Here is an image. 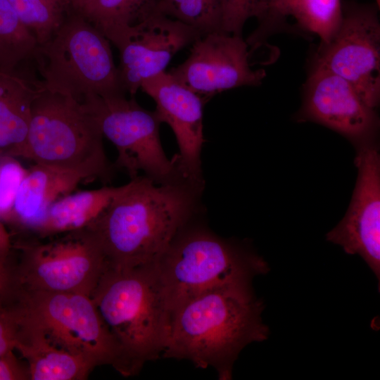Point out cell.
<instances>
[{"label":"cell","mask_w":380,"mask_h":380,"mask_svg":"<svg viewBox=\"0 0 380 380\" xmlns=\"http://www.w3.org/2000/svg\"><path fill=\"white\" fill-rule=\"evenodd\" d=\"M204 186L189 179L157 184L144 175L120 186L87 227L100 243L108 267L156 263L179 230L203 211Z\"/></svg>","instance_id":"1"},{"label":"cell","mask_w":380,"mask_h":380,"mask_svg":"<svg viewBox=\"0 0 380 380\" xmlns=\"http://www.w3.org/2000/svg\"><path fill=\"white\" fill-rule=\"evenodd\" d=\"M264 307L253 287L215 289L183 301L170 310L161 358L213 367L220 380H230L241 351L269 336Z\"/></svg>","instance_id":"2"},{"label":"cell","mask_w":380,"mask_h":380,"mask_svg":"<svg viewBox=\"0 0 380 380\" xmlns=\"http://www.w3.org/2000/svg\"><path fill=\"white\" fill-rule=\"evenodd\" d=\"M91 298L116 344L117 372L134 376L146 362L161 358L169 310L156 263L108 267Z\"/></svg>","instance_id":"3"},{"label":"cell","mask_w":380,"mask_h":380,"mask_svg":"<svg viewBox=\"0 0 380 380\" xmlns=\"http://www.w3.org/2000/svg\"><path fill=\"white\" fill-rule=\"evenodd\" d=\"M203 215V211L179 230L156 263L169 312L207 291L252 288L253 278L270 270L247 242L218 236Z\"/></svg>","instance_id":"4"},{"label":"cell","mask_w":380,"mask_h":380,"mask_svg":"<svg viewBox=\"0 0 380 380\" xmlns=\"http://www.w3.org/2000/svg\"><path fill=\"white\" fill-rule=\"evenodd\" d=\"M99 121L90 106L44 89L34 99L20 158L109 182L114 165L106 154Z\"/></svg>","instance_id":"5"},{"label":"cell","mask_w":380,"mask_h":380,"mask_svg":"<svg viewBox=\"0 0 380 380\" xmlns=\"http://www.w3.org/2000/svg\"><path fill=\"white\" fill-rule=\"evenodd\" d=\"M44 89L84 101L91 96L126 94L120 84L110 41L72 13L39 45L34 61Z\"/></svg>","instance_id":"6"},{"label":"cell","mask_w":380,"mask_h":380,"mask_svg":"<svg viewBox=\"0 0 380 380\" xmlns=\"http://www.w3.org/2000/svg\"><path fill=\"white\" fill-rule=\"evenodd\" d=\"M18 240V264L11 267L12 289L91 296L108 267L106 255L87 228L59 235Z\"/></svg>","instance_id":"7"},{"label":"cell","mask_w":380,"mask_h":380,"mask_svg":"<svg viewBox=\"0 0 380 380\" xmlns=\"http://www.w3.org/2000/svg\"><path fill=\"white\" fill-rule=\"evenodd\" d=\"M8 301L60 348L81 357L94 369L110 365L117 371L116 344L91 296L12 289Z\"/></svg>","instance_id":"8"},{"label":"cell","mask_w":380,"mask_h":380,"mask_svg":"<svg viewBox=\"0 0 380 380\" xmlns=\"http://www.w3.org/2000/svg\"><path fill=\"white\" fill-rule=\"evenodd\" d=\"M95 114L103 137L115 146V168L133 179L143 172L157 184L184 178L175 156L167 158L162 146L159 128L161 122L155 111L141 107L134 96L126 94L91 96L84 101Z\"/></svg>","instance_id":"9"},{"label":"cell","mask_w":380,"mask_h":380,"mask_svg":"<svg viewBox=\"0 0 380 380\" xmlns=\"http://www.w3.org/2000/svg\"><path fill=\"white\" fill-rule=\"evenodd\" d=\"M379 7L342 4L340 27L327 44H320L315 63L346 80L364 103L375 109L380 101Z\"/></svg>","instance_id":"10"},{"label":"cell","mask_w":380,"mask_h":380,"mask_svg":"<svg viewBox=\"0 0 380 380\" xmlns=\"http://www.w3.org/2000/svg\"><path fill=\"white\" fill-rule=\"evenodd\" d=\"M191 46L187 58L169 72L207 101L226 90L258 86L266 75L264 70L251 68L242 36L211 32Z\"/></svg>","instance_id":"11"},{"label":"cell","mask_w":380,"mask_h":380,"mask_svg":"<svg viewBox=\"0 0 380 380\" xmlns=\"http://www.w3.org/2000/svg\"><path fill=\"white\" fill-rule=\"evenodd\" d=\"M357 148L358 174L343 218L326 235L350 255H358L380 281V157L373 142Z\"/></svg>","instance_id":"12"},{"label":"cell","mask_w":380,"mask_h":380,"mask_svg":"<svg viewBox=\"0 0 380 380\" xmlns=\"http://www.w3.org/2000/svg\"><path fill=\"white\" fill-rule=\"evenodd\" d=\"M303 93L300 120L330 128L356 147L373 142L379 127L375 109L364 103L346 80L315 62Z\"/></svg>","instance_id":"13"},{"label":"cell","mask_w":380,"mask_h":380,"mask_svg":"<svg viewBox=\"0 0 380 380\" xmlns=\"http://www.w3.org/2000/svg\"><path fill=\"white\" fill-rule=\"evenodd\" d=\"M201 36L179 20L155 11L150 13L132 26L118 49L117 68L123 91L134 96L144 80L166 71L172 58Z\"/></svg>","instance_id":"14"},{"label":"cell","mask_w":380,"mask_h":380,"mask_svg":"<svg viewBox=\"0 0 380 380\" xmlns=\"http://www.w3.org/2000/svg\"><path fill=\"white\" fill-rule=\"evenodd\" d=\"M140 89L153 99L160 121L167 123L175 134L179 147L175 157L182 176L205 184L201 153L203 107L207 100L167 71L144 80Z\"/></svg>","instance_id":"15"},{"label":"cell","mask_w":380,"mask_h":380,"mask_svg":"<svg viewBox=\"0 0 380 380\" xmlns=\"http://www.w3.org/2000/svg\"><path fill=\"white\" fill-rule=\"evenodd\" d=\"M8 306L15 322V350L27 361L31 380L88 378L94 368L87 361L53 343L34 322Z\"/></svg>","instance_id":"16"},{"label":"cell","mask_w":380,"mask_h":380,"mask_svg":"<svg viewBox=\"0 0 380 380\" xmlns=\"http://www.w3.org/2000/svg\"><path fill=\"white\" fill-rule=\"evenodd\" d=\"M85 180L87 177L80 172L34 163L20 184L6 224L30 232L56 201Z\"/></svg>","instance_id":"17"},{"label":"cell","mask_w":380,"mask_h":380,"mask_svg":"<svg viewBox=\"0 0 380 380\" xmlns=\"http://www.w3.org/2000/svg\"><path fill=\"white\" fill-rule=\"evenodd\" d=\"M15 70L0 72V155L18 158L26 143L33 101L43 87L39 77Z\"/></svg>","instance_id":"18"},{"label":"cell","mask_w":380,"mask_h":380,"mask_svg":"<svg viewBox=\"0 0 380 380\" xmlns=\"http://www.w3.org/2000/svg\"><path fill=\"white\" fill-rule=\"evenodd\" d=\"M119 186L69 193L56 201L30 230L38 238H46L84 229L103 212Z\"/></svg>","instance_id":"19"},{"label":"cell","mask_w":380,"mask_h":380,"mask_svg":"<svg viewBox=\"0 0 380 380\" xmlns=\"http://www.w3.org/2000/svg\"><path fill=\"white\" fill-rule=\"evenodd\" d=\"M268 15L283 20L292 17L303 30L315 34L327 44L337 32L343 18L341 0H277Z\"/></svg>","instance_id":"20"},{"label":"cell","mask_w":380,"mask_h":380,"mask_svg":"<svg viewBox=\"0 0 380 380\" xmlns=\"http://www.w3.org/2000/svg\"><path fill=\"white\" fill-rule=\"evenodd\" d=\"M156 1L96 0L85 20L119 49L132 26L153 11Z\"/></svg>","instance_id":"21"},{"label":"cell","mask_w":380,"mask_h":380,"mask_svg":"<svg viewBox=\"0 0 380 380\" xmlns=\"http://www.w3.org/2000/svg\"><path fill=\"white\" fill-rule=\"evenodd\" d=\"M39 44L8 0H0V72H11L33 61Z\"/></svg>","instance_id":"22"},{"label":"cell","mask_w":380,"mask_h":380,"mask_svg":"<svg viewBox=\"0 0 380 380\" xmlns=\"http://www.w3.org/2000/svg\"><path fill=\"white\" fill-rule=\"evenodd\" d=\"M39 45L46 42L72 12L70 0H8Z\"/></svg>","instance_id":"23"},{"label":"cell","mask_w":380,"mask_h":380,"mask_svg":"<svg viewBox=\"0 0 380 380\" xmlns=\"http://www.w3.org/2000/svg\"><path fill=\"white\" fill-rule=\"evenodd\" d=\"M153 11L179 20L202 35L222 32L220 0H157Z\"/></svg>","instance_id":"24"},{"label":"cell","mask_w":380,"mask_h":380,"mask_svg":"<svg viewBox=\"0 0 380 380\" xmlns=\"http://www.w3.org/2000/svg\"><path fill=\"white\" fill-rule=\"evenodd\" d=\"M222 32L241 36L246 22L256 18L260 23L267 16L270 0H220Z\"/></svg>","instance_id":"25"},{"label":"cell","mask_w":380,"mask_h":380,"mask_svg":"<svg viewBox=\"0 0 380 380\" xmlns=\"http://www.w3.org/2000/svg\"><path fill=\"white\" fill-rule=\"evenodd\" d=\"M28 168L18 158L0 155V221L5 225L11 215L14 201Z\"/></svg>","instance_id":"26"},{"label":"cell","mask_w":380,"mask_h":380,"mask_svg":"<svg viewBox=\"0 0 380 380\" xmlns=\"http://www.w3.org/2000/svg\"><path fill=\"white\" fill-rule=\"evenodd\" d=\"M15 322L6 299L0 297V355L15 350Z\"/></svg>","instance_id":"27"},{"label":"cell","mask_w":380,"mask_h":380,"mask_svg":"<svg viewBox=\"0 0 380 380\" xmlns=\"http://www.w3.org/2000/svg\"><path fill=\"white\" fill-rule=\"evenodd\" d=\"M13 350L0 355V380H28L30 379L27 365L24 366Z\"/></svg>","instance_id":"28"},{"label":"cell","mask_w":380,"mask_h":380,"mask_svg":"<svg viewBox=\"0 0 380 380\" xmlns=\"http://www.w3.org/2000/svg\"><path fill=\"white\" fill-rule=\"evenodd\" d=\"M13 286L12 272L8 262L0 258V297L7 298Z\"/></svg>","instance_id":"29"},{"label":"cell","mask_w":380,"mask_h":380,"mask_svg":"<svg viewBox=\"0 0 380 380\" xmlns=\"http://www.w3.org/2000/svg\"><path fill=\"white\" fill-rule=\"evenodd\" d=\"M12 248L11 236L6 225L0 221V258L8 262V257Z\"/></svg>","instance_id":"30"},{"label":"cell","mask_w":380,"mask_h":380,"mask_svg":"<svg viewBox=\"0 0 380 380\" xmlns=\"http://www.w3.org/2000/svg\"><path fill=\"white\" fill-rule=\"evenodd\" d=\"M72 12L86 18L96 0H70Z\"/></svg>","instance_id":"31"},{"label":"cell","mask_w":380,"mask_h":380,"mask_svg":"<svg viewBox=\"0 0 380 380\" xmlns=\"http://www.w3.org/2000/svg\"><path fill=\"white\" fill-rule=\"evenodd\" d=\"M275 1H277V0H270V6H271V4H272V3H274Z\"/></svg>","instance_id":"32"}]
</instances>
